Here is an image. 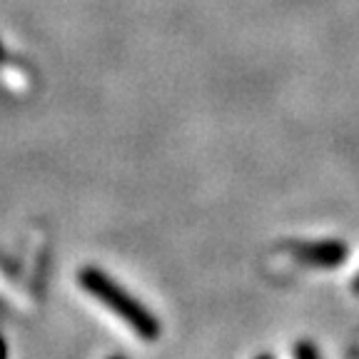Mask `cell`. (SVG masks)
<instances>
[{
  "label": "cell",
  "mask_w": 359,
  "mask_h": 359,
  "mask_svg": "<svg viewBox=\"0 0 359 359\" xmlns=\"http://www.w3.org/2000/svg\"><path fill=\"white\" fill-rule=\"evenodd\" d=\"M80 285L97 299V302L105 304L110 312H115L130 330H135L140 337L145 339H155L160 334V322L152 317V312L147 307H142L133 294L118 287L105 272L100 269H93V267H85L80 272Z\"/></svg>",
  "instance_id": "cell-1"
},
{
  "label": "cell",
  "mask_w": 359,
  "mask_h": 359,
  "mask_svg": "<svg viewBox=\"0 0 359 359\" xmlns=\"http://www.w3.org/2000/svg\"><path fill=\"white\" fill-rule=\"evenodd\" d=\"M297 255H302L307 262H314V264H339L344 255H347V250H344V245H339V242H322V245L299 247Z\"/></svg>",
  "instance_id": "cell-2"
},
{
  "label": "cell",
  "mask_w": 359,
  "mask_h": 359,
  "mask_svg": "<svg viewBox=\"0 0 359 359\" xmlns=\"http://www.w3.org/2000/svg\"><path fill=\"white\" fill-rule=\"evenodd\" d=\"M294 359H320V357H317V349L309 342H299L294 347Z\"/></svg>",
  "instance_id": "cell-3"
},
{
  "label": "cell",
  "mask_w": 359,
  "mask_h": 359,
  "mask_svg": "<svg viewBox=\"0 0 359 359\" xmlns=\"http://www.w3.org/2000/svg\"><path fill=\"white\" fill-rule=\"evenodd\" d=\"M0 359H6V344H3V339H0Z\"/></svg>",
  "instance_id": "cell-4"
},
{
  "label": "cell",
  "mask_w": 359,
  "mask_h": 359,
  "mask_svg": "<svg viewBox=\"0 0 359 359\" xmlns=\"http://www.w3.org/2000/svg\"><path fill=\"white\" fill-rule=\"evenodd\" d=\"M3 55H6V50H3V43H0V62H3Z\"/></svg>",
  "instance_id": "cell-5"
},
{
  "label": "cell",
  "mask_w": 359,
  "mask_h": 359,
  "mask_svg": "<svg viewBox=\"0 0 359 359\" xmlns=\"http://www.w3.org/2000/svg\"><path fill=\"white\" fill-rule=\"evenodd\" d=\"M257 359H272V357H269V354H262V357H257Z\"/></svg>",
  "instance_id": "cell-6"
},
{
  "label": "cell",
  "mask_w": 359,
  "mask_h": 359,
  "mask_svg": "<svg viewBox=\"0 0 359 359\" xmlns=\"http://www.w3.org/2000/svg\"><path fill=\"white\" fill-rule=\"evenodd\" d=\"M354 290H359V277H357V282H354Z\"/></svg>",
  "instance_id": "cell-7"
},
{
  "label": "cell",
  "mask_w": 359,
  "mask_h": 359,
  "mask_svg": "<svg viewBox=\"0 0 359 359\" xmlns=\"http://www.w3.org/2000/svg\"><path fill=\"white\" fill-rule=\"evenodd\" d=\"M112 359H123V357H112Z\"/></svg>",
  "instance_id": "cell-8"
}]
</instances>
